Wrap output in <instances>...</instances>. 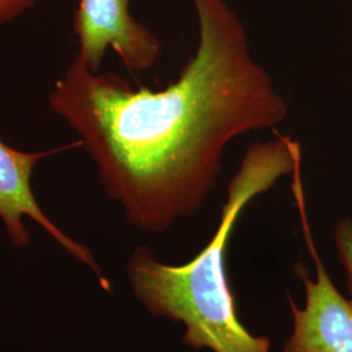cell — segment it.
Masks as SVG:
<instances>
[{"label":"cell","instance_id":"obj_1","mask_svg":"<svg viewBox=\"0 0 352 352\" xmlns=\"http://www.w3.org/2000/svg\"><path fill=\"white\" fill-rule=\"evenodd\" d=\"M199 43L175 81L153 91L77 55L49 107L78 136L102 187L126 221L162 232L201 209L232 140L286 120L289 106L252 58L245 28L225 0H192Z\"/></svg>","mask_w":352,"mask_h":352},{"label":"cell","instance_id":"obj_2","mask_svg":"<svg viewBox=\"0 0 352 352\" xmlns=\"http://www.w3.org/2000/svg\"><path fill=\"white\" fill-rule=\"evenodd\" d=\"M300 166V144L289 135L276 132L274 139L253 142L228 183L213 238L196 257L175 266L160 263L146 247L131 254L126 276L135 296L151 315L182 322L186 346L213 352H273L270 340L253 336L236 314L227 279V244L245 206Z\"/></svg>","mask_w":352,"mask_h":352},{"label":"cell","instance_id":"obj_3","mask_svg":"<svg viewBox=\"0 0 352 352\" xmlns=\"http://www.w3.org/2000/svg\"><path fill=\"white\" fill-rule=\"evenodd\" d=\"M131 0H78L72 29L78 41L77 56L90 71L100 72L104 55L113 49L126 69L153 68L162 46L151 29L129 12Z\"/></svg>","mask_w":352,"mask_h":352},{"label":"cell","instance_id":"obj_4","mask_svg":"<svg viewBox=\"0 0 352 352\" xmlns=\"http://www.w3.org/2000/svg\"><path fill=\"white\" fill-rule=\"evenodd\" d=\"M298 204L317 277L312 280L302 265L295 267V273L304 283L305 307L299 308L289 299L294 327L283 352H352V302L346 300L333 285L311 238L304 200Z\"/></svg>","mask_w":352,"mask_h":352},{"label":"cell","instance_id":"obj_5","mask_svg":"<svg viewBox=\"0 0 352 352\" xmlns=\"http://www.w3.org/2000/svg\"><path fill=\"white\" fill-rule=\"evenodd\" d=\"M78 145H81L80 141L74 145L54 151L29 153L13 149L0 140V219L8 238L17 248H24L30 241L24 218L33 219L64 251L68 252L78 263L87 265L90 270H93V273L100 278L102 287L109 291L110 286L103 278L101 267L97 264L93 253L89 251L88 247L67 235L60 227L56 226L51 221L41 209L32 188L34 168L41 160L54 153Z\"/></svg>","mask_w":352,"mask_h":352},{"label":"cell","instance_id":"obj_6","mask_svg":"<svg viewBox=\"0 0 352 352\" xmlns=\"http://www.w3.org/2000/svg\"><path fill=\"white\" fill-rule=\"evenodd\" d=\"M334 236L337 252L340 256V263L344 267L347 285L352 296V219L344 218L340 221L334 230Z\"/></svg>","mask_w":352,"mask_h":352},{"label":"cell","instance_id":"obj_7","mask_svg":"<svg viewBox=\"0 0 352 352\" xmlns=\"http://www.w3.org/2000/svg\"><path fill=\"white\" fill-rule=\"evenodd\" d=\"M37 0H0V24H6L29 11Z\"/></svg>","mask_w":352,"mask_h":352}]
</instances>
